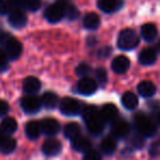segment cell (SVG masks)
<instances>
[{
    "mask_svg": "<svg viewBox=\"0 0 160 160\" xmlns=\"http://www.w3.org/2000/svg\"><path fill=\"white\" fill-rule=\"evenodd\" d=\"M82 118L86 122L88 131L93 135H99L104 128V121L101 118L100 112L96 107H86L82 110Z\"/></svg>",
    "mask_w": 160,
    "mask_h": 160,
    "instance_id": "6da1fadb",
    "label": "cell"
},
{
    "mask_svg": "<svg viewBox=\"0 0 160 160\" xmlns=\"http://www.w3.org/2000/svg\"><path fill=\"white\" fill-rule=\"evenodd\" d=\"M134 124H135L137 132L142 136L150 137V136L155 135L156 132H157V125H156V123L147 115L138 114L134 118Z\"/></svg>",
    "mask_w": 160,
    "mask_h": 160,
    "instance_id": "7a4b0ae2",
    "label": "cell"
},
{
    "mask_svg": "<svg viewBox=\"0 0 160 160\" xmlns=\"http://www.w3.org/2000/svg\"><path fill=\"white\" fill-rule=\"evenodd\" d=\"M69 0H59L57 2L51 5L44 12L45 19L51 23L59 22L65 17L66 6L68 5Z\"/></svg>",
    "mask_w": 160,
    "mask_h": 160,
    "instance_id": "3957f363",
    "label": "cell"
},
{
    "mask_svg": "<svg viewBox=\"0 0 160 160\" xmlns=\"http://www.w3.org/2000/svg\"><path fill=\"white\" fill-rule=\"evenodd\" d=\"M0 41L3 44L6 49V54L10 59H18L22 54V45L17 38L8 35L7 33H3L0 38Z\"/></svg>",
    "mask_w": 160,
    "mask_h": 160,
    "instance_id": "277c9868",
    "label": "cell"
},
{
    "mask_svg": "<svg viewBox=\"0 0 160 160\" xmlns=\"http://www.w3.org/2000/svg\"><path fill=\"white\" fill-rule=\"evenodd\" d=\"M139 43V38L135 31L131 29H125L120 33L118 38V46L123 51L134 49Z\"/></svg>",
    "mask_w": 160,
    "mask_h": 160,
    "instance_id": "5b68a950",
    "label": "cell"
},
{
    "mask_svg": "<svg viewBox=\"0 0 160 160\" xmlns=\"http://www.w3.org/2000/svg\"><path fill=\"white\" fill-rule=\"evenodd\" d=\"M59 109L60 112L65 115L72 116L76 115L80 112L81 110V105L78 100L73 98H64L59 103Z\"/></svg>",
    "mask_w": 160,
    "mask_h": 160,
    "instance_id": "8992f818",
    "label": "cell"
},
{
    "mask_svg": "<svg viewBox=\"0 0 160 160\" xmlns=\"http://www.w3.org/2000/svg\"><path fill=\"white\" fill-rule=\"evenodd\" d=\"M97 89H98L97 81L90 77H82L77 85L78 92L82 96H91L97 91Z\"/></svg>",
    "mask_w": 160,
    "mask_h": 160,
    "instance_id": "52a82bcc",
    "label": "cell"
},
{
    "mask_svg": "<svg viewBox=\"0 0 160 160\" xmlns=\"http://www.w3.org/2000/svg\"><path fill=\"white\" fill-rule=\"evenodd\" d=\"M41 105H42L41 100L33 94H29V96H25L21 99V108L27 113H36L41 109Z\"/></svg>",
    "mask_w": 160,
    "mask_h": 160,
    "instance_id": "ba28073f",
    "label": "cell"
},
{
    "mask_svg": "<svg viewBox=\"0 0 160 160\" xmlns=\"http://www.w3.org/2000/svg\"><path fill=\"white\" fill-rule=\"evenodd\" d=\"M129 125L124 120L114 121L111 127V133L114 138H124L129 134Z\"/></svg>",
    "mask_w": 160,
    "mask_h": 160,
    "instance_id": "9c48e42d",
    "label": "cell"
},
{
    "mask_svg": "<svg viewBox=\"0 0 160 160\" xmlns=\"http://www.w3.org/2000/svg\"><path fill=\"white\" fill-rule=\"evenodd\" d=\"M129 66H131V62L129 59L126 57V56H116L113 60H112V70L115 73H118V75H122V73H125L127 70L129 69Z\"/></svg>",
    "mask_w": 160,
    "mask_h": 160,
    "instance_id": "30bf717a",
    "label": "cell"
},
{
    "mask_svg": "<svg viewBox=\"0 0 160 160\" xmlns=\"http://www.w3.org/2000/svg\"><path fill=\"white\" fill-rule=\"evenodd\" d=\"M40 124H41V129H42V132L45 135H48V136L56 135V134L59 132V128H60V125H59V123H58V121H56L55 118H44Z\"/></svg>",
    "mask_w": 160,
    "mask_h": 160,
    "instance_id": "8fae6325",
    "label": "cell"
},
{
    "mask_svg": "<svg viewBox=\"0 0 160 160\" xmlns=\"http://www.w3.org/2000/svg\"><path fill=\"white\" fill-rule=\"evenodd\" d=\"M28 22V18L25 13L21 9H13L9 14V23L13 28L21 29Z\"/></svg>",
    "mask_w": 160,
    "mask_h": 160,
    "instance_id": "7c38bea8",
    "label": "cell"
},
{
    "mask_svg": "<svg viewBox=\"0 0 160 160\" xmlns=\"http://www.w3.org/2000/svg\"><path fill=\"white\" fill-rule=\"evenodd\" d=\"M100 115L104 122H114L118 115V110L112 103H107L102 107L100 111Z\"/></svg>",
    "mask_w": 160,
    "mask_h": 160,
    "instance_id": "4fadbf2b",
    "label": "cell"
},
{
    "mask_svg": "<svg viewBox=\"0 0 160 160\" xmlns=\"http://www.w3.org/2000/svg\"><path fill=\"white\" fill-rule=\"evenodd\" d=\"M42 150L45 155L49 156V157L56 156L60 152V150H62V144H60L59 140L51 138V139H47L46 142L43 144Z\"/></svg>",
    "mask_w": 160,
    "mask_h": 160,
    "instance_id": "5bb4252c",
    "label": "cell"
},
{
    "mask_svg": "<svg viewBox=\"0 0 160 160\" xmlns=\"http://www.w3.org/2000/svg\"><path fill=\"white\" fill-rule=\"evenodd\" d=\"M123 5L122 0H99L98 7L105 13H112L121 9Z\"/></svg>",
    "mask_w": 160,
    "mask_h": 160,
    "instance_id": "9a60e30c",
    "label": "cell"
},
{
    "mask_svg": "<svg viewBox=\"0 0 160 160\" xmlns=\"http://www.w3.org/2000/svg\"><path fill=\"white\" fill-rule=\"evenodd\" d=\"M156 59H157V52L153 48H151V47L144 48L139 53V56H138L139 62L142 65H145V66L152 65L156 62Z\"/></svg>",
    "mask_w": 160,
    "mask_h": 160,
    "instance_id": "2e32d148",
    "label": "cell"
},
{
    "mask_svg": "<svg viewBox=\"0 0 160 160\" xmlns=\"http://www.w3.org/2000/svg\"><path fill=\"white\" fill-rule=\"evenodd\" d=\"M41 89V81L36 77L30 76L23 81V90L28 94H34Z\"/></svg>",
    "mask_w": 160,
    "mask_h": 160,
    "instance_id": "e0dca14e",
    "label": "cell"
},
{
    "mask_svg": "<svg viewBox=\"0 0 160 160\" xmlns=\"http://www.w3.org/2000/svg\"><path fill=\"white\" fill-rule=\"evenodd\" d=\"M140 34H142V38H144L147 42H151L153 41L158 35V30L153 23H146L142 27L140 30Z\"/></svg>",
    "mask_w": 160,
    "mask_h": 160,
    "instance_id": "ac0fdd59",
    "label": "cell"
},
{
    "mask_svg": "<svg viewBox=\"0 0 160 160\" xmlns=\"http://www.w3.org/2000/svg\"><path fill=\"white\" fill-rule=\"evenodd\" d=\"M71 146L75 150L80 151V152H86V151L91 149V142L87 137L83 136H78L77 138L72 139Z\"/></svg>",
    "mask_w": 160,
    "mask_h": 160,
    "instance_id": "d6986e66",
    "label": "cell"
},
{
    "mask_svg": "<svg viewBox=\"0 0 160 160\" xmlns=\"http://www.w3.org/2000/svg\"><path fill=\"white\" fill-rule=\"evenodd\" d=\"M137 91L144 98H151L156 93V86L151 81H142L137 86Z\"/></svg>",
    "mask_w": 160,
    "mask_h": 160,
    "instance_id": "ffe728a7",
    "label": "cell"
},
{
    "mask_svg": "<svg viewBox=\"0 0 160 160\" xmlns=\"http://www.w3.org/2000/svg\"><path fill=\"white\" fill-rule=\"evenodd\" d=\"M122 104L125 109L134 110L138 105V98L134 92L127 91L122 96Z\"/></svg>",
    "mask_w": 160,
    "mask_h": 160,
    "instance_id": "44dd1931",
    "label": "cell"
},
{
    "mask_svg": "<svg viewBox=\"0 0 160 160\" xmlns=\"http://www.w3.org/2000/svg\"><path fill=\"white\" fill-rule=\"evenodd\" d=\"M42 133L41 124L38 121H30L25 126V134L30 139H36Z\"/></svg>",
    "mask_w": 160,
    "mask_h": 160,
    "instance_id": "7402d4cb",
    "label": "cell"
},
{
    "mask_svg": "<svg viewBox=\"0 0 160 160\" xmlns=\"http://www.w3.org/2000/svg\"><path fill=\"white\" fill-rule=\"evenodd\" d=\"M41 102H42V104L44 105L45 108H47V109H54V108H56V105L58 104V96L55 92L47 91L42 96Z\"/></svg>",
    "mask_w": 160,
    "mask_h": 160,
    "instance_id": "603a6c76",
    "label": "cell"
},
{
    "mask_svg": "<svg viewBox=\"0 0 160 160\" xmlns=\"http://www.w3.org/2000/svg\"><path fill=\"white\" fill-rule=\"evenodd\" d=\"M18 128V123L13 118H6L2 120L1 124H0V129L6 134V135H10L13 134Z\"/></svg>",
    "mask_w": 160,
    "mask_h": 160,
    "instance_id": "cb8c5ba5",
    "label": "cell"
},
{
    "mask_svg": "<svg viewBox=\"0 0 160 160\" xmlns=\"http://www.w3.org/2000/svg\"><path fill=\"white\" fill-rule=\"evenodd\" d=\"M83 25L88 30H96L100 25V17L94 12L87 13L83 18Z\"/></svg>",
    "mask_w": 160,
    "mask_h": 160,
    "instance_id": "d4e9b609",
    "label": "cell"
},
{
    "mask_svg": "<svg viewBox=\"0 0 160 160\" xmlns=\"http://www.w3.org/2000/svg\"><path fill=\"white\" fill-rule=\"evenodd\" d=\"M100 147H101V150L104 153H107V155H112L116 149V142H115V139H114V137L107 136V137H104L102 139Z\"/></svg>",
    "mask_w": 160,
    "mask_h": 160,
    "instance_id": "484cf974",
    "label": "cell"
},
{
    "mask_svg": "<svg viewBox=\"0 0 160 160\" xmlns=\"http://www.w3.org/2000/svg\"><path fill=\"white\" fill-rule=\"evenodd\" d=\"M80 132H81V128L77 123H68L64 128L65 136L71 140L80 136Z\"/></svg>",
    "mask_w": 160,
    "mask_h": 160,
    "instance_id": "4316f807",
    "label": "cell"
},
{
    "mask_svg": "<svg viewBox=\"0 0 160 160\" xmlns=\"http://www.w3.org/2000/svg\"><path fill=\"white\" fill-rule=\"evenodd\" d=\"M16 147H17L16 140L13 138L9 137V136H6L5 139L0 144V151L3 153H10L16 149Z\"/></svg>",
    "mask_w": 160,
    "mask_h": 160,
    "instance_id": "83f0119b",
    "label": "cell"
},
{
    "mask_svg": "<svg viewBox=\"0 0 160 160\" xmlns=\"http://www.w3.org/2000/svg\"><path fill=\"white\" fill-rule=\"evenodd\" d=\"M41 6H42L41 0H23L22 7L25 8L27 10H29V11L35 12L40 9Z\"/></svg>",
    "mask_w": 160,
    "mask_h": 160,
    "instance_id": "f1b7e54d",
    "label": "cell"
},
{
    "mask_svg": "<svg viewBox=\"0 0 160 160\" xmlns=\"http://www.w3.org/2000/svg\"><path fill=\"white\" fill-rule=\"evenodd\" d=\"M65 16L67 17V19L69 20H76L79 17V11L78 9L72 5H67L66 6V12H65Z\"/></svg>",
    "mask_w": 160,
    "mask_h": 160,
    "instance_id": "f546056e",
    "label": "cell"
},
{
    "mask_svg": "<svg viewBox=\"0 0 160 160\" xmlns=\"http://www.w3.org/2000/svg\"><path fill=\"white\" fill-rule=\"evenodd\" d=\"M90 71V66L86 62H82V64L78 65V67L76 68V73H77L79 77H87V75Z\"/></svg>",
    "mask_w": 160,
    "mask_h": 160,
    "instance_id": "4dcf8cb0",
    "label": "cell"
},
{
    "mask_svg": "<svg viewBox=\"0 0 160 160\" xmlns=\"http://www.w3.org/2000/svg\"><path fill=\"white\" fill-rule=\"evenodd\" d=\"M131 144L133 145V147L135 148H142L145 144V139H144V136L140 135L139 133L134 135L131 139Z\"/></svg>",
    "mask_w": 160,
    "mask_h": 160,
    "instance_id": "1f68e13d",
    "label": "cell"
},
{
    "mask_svg": "<svg viewBox=\"0 0 160 160\" xmlns=\"http://www.w3.org/2000/svg\"><path fill=\"white\" fill-rule=\"evenodd\" d=\"M83 160H101V153L94 149H90L85 152Z\"/></svg>",
    "mask_w": 160,
    "mask_h": 160,
    "instance_id": "d6a6232c",
    "label": "cell"
},
{
    "mask_svg": "<svg viewBox=\"0 0 160 160\" xmlns=\"http://www.w3.org/2000/svg\"><path fill=\"white\" fill-rule=\"evenodd\" d=\"M96 77H97V79H98V81L101 83V85H104V83L108 81L107 71H105L103 68H98V69H97V71H96Z\"/></svg>",
    "mask_w": 160,
    "mask_h": 160,
    "instance_id": "836d02e7",
    "label": "cell"
},
{
    "mask_svg": "<svg viewBox=\"0 0 160 160\" xmlns=\"http://www.w3.org/2000/svg\"><path fill=\"white\" fill-rule=\"evenodd\" d=\"M8 67V56L6 52L0 49V71L5 70Z\"/></svg>",
    "mask_w": 160,
    "mask_h": 160,
    "instance_id": "e575fe53",
    "label": "cell"
},
{
    "mask_svg": "<svg viewBox=\"0 0 160 160\" xmlns=\"http://www.w3.org/2000/svg\"><path fill=\"white\" fill-rule=\"evenodd\" d=\"M10 10V3L7 0H0V14L8 13Z\"/></svg>",
    "mask_w": 160,
    "mask_h": 160,
    "instance_id": "d590c367",
    "label": "cell"
},
{
    "mask_svg": "<svg viewBox=\"0 0 160 160\" xmlns=\"http://www.w3.org/2000/svg\"><path fill=\"white\" fill-rule=\"evenodd\" d=\"M9 111V105L6 101L0 100V115H3V114L8 113Z\"/></svg>",
    "mask_w": 160,
    "mask_h": 160,
    "instance_id": "8d00e7d4",
    "label": "cell"
},
{
    "mask_svg": "<svg viewBox=\"0 0 160 160\" xmlns=\"http://www.w3.org/2000/svg\"><path fill=\"white\" fill-rule=\"evenodd\" d=\"M6 136H7V135H6V134L3 133V132L1 131V129H0V144H1V142H2V140L5 139Z\"/></svg>",
    "mask_w": 160,
    "mask_h": 160,
    "instance_id": "74e56055",
    "label": "cell"
},
{
    "mask_svg": "<svg viewBox=\"0 0 160 160\" xmlns=\"http://www.w3.org/2000/svg\"><path fill=\"white\" fill-rule=\"evenodd\" d=\"M157 122L159 123V125H160V111L158 112V114H157Z\"/></svg>",
    "mask_w": 160,
    "mask_h": 160,
    "instance_id": "f35d334b",
    "label": "cell"
}]
</instances>
